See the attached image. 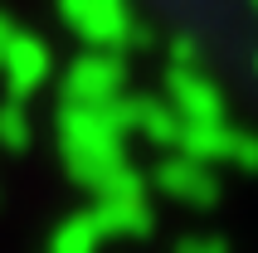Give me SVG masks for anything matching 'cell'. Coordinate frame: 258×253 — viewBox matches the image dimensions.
Returning a JSON list of instances; mask_svg holds the SVG:
<instances>
[{
    "instance_id": "7a4b0ae2",
    "label": "cell",
    "mask_w": 258,
    "mask_h": 253,
    "mask_svg": "<svg viewBox=\"0 0 258 253\" xmlns=\"http://www.w3.org/2000/svg\"><path fill=\"white\" fill-rule=\"evenodd\" d=\"M98 239H102V224H98V214H88V219L63 224V234L54 239V253H93Z\"/></svg>"
},
{
    "instance_id": "3957f363",
    "label": "cell",
    "mask_w": 258,
    "mask_h": 253,
    "mask_svg": "<svg viewBox=\"0 0 258 253\" xmlns=\"http://www.w3.org/2000/svg\"><path fill=\"white\" fill-rule=\"evenodd\" d=\"M185 253H224V248H215V243H190Z\"/></svg>"
},
{
    "instance_id": "6da1fadb",
    "label": "cell",
    "mask_w": 258,
    "mask_h": 253,
    "mask_svg": "<svg viewBox=\"0 0 258 253\" xmlns=\"http://www.w3.org/2000/svg\"><path fill=\"white\" fill-rule=\"evenodd\" d=\"M171 195H185V200H210L215 190H210V175H205L200 166H195V156H180V161H166L156 175Z\"/></svg>"
}]
</instances>
